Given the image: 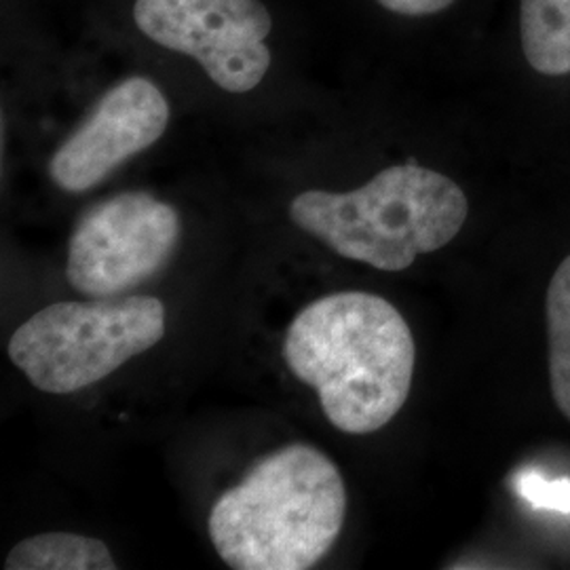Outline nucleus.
<instances>
[{
	"label": "nucleus",
	"instance_id": "f257e3e1",
	"mask_svg": "<svg viewBox=\"0 0 570 570\" xmlns=\"http://www.w3.org/2000/svg\"><path fill=\"white\" fill-rule=\"evenodd\" d=\"M285 364L320 393L327 421L374 433L404 407L416 346L402 313L367 292L330 294L303 308L285 334Z\"/></svg>",
	"mask_w": 570,
	"mask_h": 570
},
{
	"label": "nucleus",
	"instance_id": "f03ea898",
	"mask_svg": "<svg viewBox=\"0 0 570 570\" xmlns=\"http://www.w3.org/2000/svg\"><path fill=\"white\" fill-rule=\"evenodd\" d=\"M346 515V489L322 450L289 444L261 459L209 511V539L237 570H306L324 560Z\"/></svg>",
	"mask_w": 570,
	"mask_h": 570
},
{
	"label": "nucleus",
	"instance_id": "7ed1b4c3",
	"mask_svg": "<svg viewBox=\"0 0 570 570\" xmlns=\"http://www.w3.org/2000/svg\"><path fill=\"white\" fill-rule=\"evenodd\" d=\"M468 214L459 184L416 164L387 167L348 193L306 190L289 205L294 225L338 256L389 273L449 245Z\"/></svg>",
	"mask_w": 570,
	"mask_h": 570
},
{
	"label": "nucleus",
	"instance_id": "20e7f679",
	"mask_svg": "<svg viewBox=\"0 0 570 570\" xmlns=\"http://www.w3.org/2000/svg\"><path fill=\"white\" fill-rule=\"evenodd\" d=\"M164 336L159 298L104 296L45 306L16 330L9 357L32 387L68 395L110 376Z\"/></svg>",
	"mask_w": 570,
	"mask_h": 570
},
{
	"label": "nucleus",
	"instance_id": "39448f33",
	"mask_svg": "<svg viewBox=\"0 0 570 570\" xmlns=\"http://www.w3.org/2000/svg\"><path fill=\"white\" fill-rule=\"evenodd\" d=\"M146 39L199 61L228 94L256 89L271 68L273 18L261 0H136Z\"/></svg>",
	"mask_w": 570,
	"mask_h": 570
},
{
	"label": "nucleus",
	"instance_id": "423d86ee",
	"mask_svg": "<svg viewBox=\"0 0 570 570\" xmlns=\"http://www.w3.org/2000/svg\"><path fill=\"white\" fill-rule=\"evenodd\" d=\"M180 233L171 205L148 193H121L91 207L75 226L66 277L87 296H117L161 271Z\"/></svg>",
	"mask_w": 570,
	"mask_h": 570
},
{
	"label": "nucleus",
	"instance_id": "0eeeda50",
	"mask_svg": "<svg viewBox=\"0 0 570 570\" xmlns=\"http://www.w3.org/2000/svg\"><path fill=\"white\" fill-rule=\"evenodd\" d=\"M167 122L164 91L144 77L125 79L106 91L89 119L61 144L49 164V176L61 190L85 193L161 140Z\"/></svg>",
	"mask_w": 570,
	"mask_h": 570
},
{
	"label": "nucleus",
	"instance_id": "6e6552de",
	"mask_svg": "<svg viewBox=\"0 0 570 570\" xmlns=\"http://www.w3.org/2000/svg\"><path fill=\"white\" fill-rule=\"evenodd\" d=\"M520 41L534 72L569 75L570 0H520Z\"/></svg>",
	"mask_w": 570,
	"mask_h": 570
},
{
	"label": "nucleus",
	"instance_id": "1a4fd4ad",
	"mask_svg": "<svg viewBox=\"0 0 570 570\" xmlns=\"http://www.w3.org/2000/svg\"><path fill=\"white\" fill-rule=\"evenodd\" d=\"M7 570H115L108 546L72 532H42L9 551Z\"/></svg>",
	"mask_w": 570,
	"mask_h": 570
},
{
	"label": "nucleus",
	"instance_id": "9d476101",
	"mask_svg": "<svg viewBox=\"0 0 570 570\" xmlns=\"http://www.w3.org/2000/svg\"><path fill=\"white\" fill-rule=\"evenodd\" d=\"M546 313L551 395L558 410L570 421V256L551 275Z\"/></svg>",
	"mask_w": 570,
	"mask_h": 570
},
{
	"label": "nucleus",
	"instance_id": "9b49d317",
	"mask_svg": "<svg viewBox=\"0 0 570 570\" xmlns=\"http://www.w3.org/2000/svg\"><path fill=\"white\" fill-rule=\"evenodd\" d=\"M515 490L527 499L532 508L570 513V480H548L537 471L520 473Z\"/></svg>",
	"mask_w": 570,
	"mask_h": 570
},
{
	"label": "nucleus",
	"instance_id": "f8f14e48",
	"mask_svg": "<svg viewBox=\"0 0 570 570\" xmlns=\"http://www.w3.org/2000/svg\"><path fill=\"white\" fill-rule=\"evenodd\" d=\"M376 2L391 13L421 18V16H433L449 9L454 0H376Z\"/></svg>",
	"mask_w": 570,
	"mask_h": 570
}]
</instances>
